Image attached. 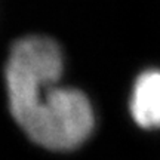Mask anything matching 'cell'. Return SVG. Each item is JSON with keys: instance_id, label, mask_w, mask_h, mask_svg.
Returning a JSON list of instances; mask_svg holds the SVG:
<instances>
[{"instance_id": "obj_1", "label": "cell", "mask_w": 160, "mask_h": 160, "mask_svg": "<svg viewBox=\"0 0 160 160\" xmlns=\"http://www.w3.org/2000/svg\"><path fill=\"white\" fill-rule=\"evenodd\" d=\"M62 53L55 40L28 36L13 43L6 62V91L13 119L36 144L73 150L93 129V110L85 93L57 86Z\"/></svg>"}, {"instance_id": "obj_2", "label": "cell", "mask_w": 160, "mask_h": 160, "mask_svg": "<svg viewBox=\"0 0 160 160\" xmlns=\"http://www.w3.org/2000/svg\"><path fill=\"white\" fill-rule=\"evenodd\" d=\"M132 116L142 128L160 126V71H145L133 86Z\"/></svg>"}]
</instances>
